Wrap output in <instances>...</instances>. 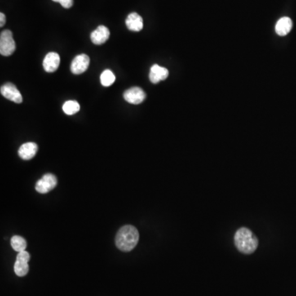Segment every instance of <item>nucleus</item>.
<instances>
[{
	"label": "nucleus",
	"mask_w": 296,
	"mask_h": 296,
	"mask_svg": "<svg viewBox=\"0 0 296 296\" xmlns=\"http://www.w3.org/2000/svg\"><path fill=\"white\" fill-rule=\"evenodd\" d=\"M168 76H169V71L167 68H163L157 64H154L151 68L149 78L152 83L156 84L158 83L159 81H164L167 78Z\"/></svg>",
	"instance_id": "obj_11"
},
{
	"label": "nucleus",
	"mask_w": 296,
	"mask_h": 296,
	"mask_svg": "<svg viewBox=\"0 0 296 296\" xmlns=\"http://www.w3.org/2000/svg\"><path fill=\"white\" fill-rule=\"evenodd\" d=\"M52 1L59 3L64 9H70L73 5V0H52Z\"/></svg>",
	"instance_id": "obj_18"
},
{
	"label": "nucleus",
	"mask_w": 296,
	"mask_h": 296,
	"mask_svg": "<svg viewBox=\"0 0 296 296\" xmlns=\"http://www.w3.org/2000/svg\"><path fill=\"white\" fill-rule=\"evenodd\" d=\"M124 98L127 102L130 104L138 105L141 104L146 98V94L144 90L138 86H134L132 88L127 90L124 93Z\"/></svg>",
	"instance_id": "obj_8"
},
{
	"label": "nucleus",
	"mask_w": 296,
	"mask_h": 296,
	"mask_svg": "<svg viewBox=\"0 0 296 296\" xmlns=\"http://www.w3.org/2000/svg\"><path fill=\"white\" fill-rule=\"evenodd\" d=\"M63 111L66 115L72 116L80 111V105L76 101H68L63 106Z\"/></svg>",
	"instance_id": "obj_16"
},
{
	"label": "nucleus",
	"mask_w": 296,
	"mask_h": 296,
	"mask_svg": "<svg viewBox=\"0 0 296 296\" xmlns=\"http://www.w3.org/2000/svg\"><path fill=\"white\" fill-rule=\"evenodd\" d=\"M116 81V76L109 69L105 70L101 75V83L104 86H110Z\"/></svg>",
	"instance_id": "obj_17"
},
{
	"label": "nucleus",
	"mask_w": 296,
	"mask_h": 296,
	"mask_svg": "<svg viewBox=\"0 0 296 296\" xmlns=\"http://www.w3.org/2000/svg\"><path fill=\"white\" fill-rule=\"evenodd\" d=\"M30 258H31V256H30L29 253L25 250L18 253L16 262L14 264V271H15L17 276H24L28 273V271H29L28 262H29Z\"/></svg>",
	"instance_id": "obj_4"
},
{
	"label": "nucleus",
	"mask_w": 296,
	"mask_h": 296,
	"mask_svg": "<svg viewBox=\"0 0 296 296\" xmlns=\"http://www.w3.org/2000/svg\"><path fill=\"white\" fill-rule=\"evenodd\" d=\"M235 244L239 251L250 254L258 248V240L249 229L240 228L235 233Z\"/></svg>",
	"instance_id": "obj_2"
},
{
	"label": "nucleus",
	"mask_w": 296,
	"mask_h": 296,
	"mask_svg": "<svg viewBox=\"0 0 296 296\" xmlns=\"http://www.w3.org/2000/svg\"><path fill=\"white\" fill-rule=\"evenodd\" d=\"M139 240L138 230L131 225L123 226L118 231L116 244L118 249L123 252H130L137 246Z\"/></svg>",
	"instance_id": "obj_1"
},
{
	"label": "nucleus",
	"mask_w": 296,
	"mask_h": 296,
	"mask_svg": "<svg viewBox=\"0 0 296 296\" xmlns=\"http://www.w3.org/2000/svg\"><path fill=\"white\" fill-rule=\"evenodd\" d=\"M57 185V178L52 174H45L36 183V189L40 193H47Z\"/></svg>",
	"instance_id": "obj_5"
},
{
	"label": "nucleus",
	"mask_w": 296,
	"mask_h": 296,
	"mask_svg": "<svg viewBox=\"0 0 296 296\" xmlns=\"http://www.w3.org/2000/svg\"><path fill=\"white\" fill-rule=\"evenodd\" d=\"M5 23H6V17H5V14L1 13L0 14V27H4Z\"/></svg>",
	"instance_id": "obj_19"
},
{
	"label": "nucleus",
	"mask_w": 296,
	"mask_h": 296,
	"mask_svg": "<svg viewBox=\"0 0 296 296\" xmlns=\"http://www.w3.org/2000/svg\"><path fill=\"white\" fill-rule=\"evenodd\" d=\"M125 23L128 29L132 32H140L143 28V18L137 13H132L129 14V16L127 17Z\"/></svg>",
	"instance_id": "obj_13"
},
{
	"label": "nucleus",
	"mask_w": 296,
	"mask_h": 296,
	"mask_svg": "<svg viewBox=\"0 0 296 296\" xmlns=\"http://www.w3.org/2000/svg\"><path fill=\"white\" fill-rule=\"evenodd\" d=\"M38 146L35 143H27L21 146L18 150V155L23 160H31L36 156Z\"/></svg>",
	"instance_id": "obj_12"
},
{
	"label": "nucleus",
	"mask_w": 296,
	"mask_h": 296,
	"mask_svg": "<svg viewBox=\"0 0 296 296\" xmlns=\"http://www.w3.org/2000/svg\"><path fill=\"white\" fill-rule=\"evenodd\" d=\"M16 50V43L14 41L13 32L5 30L0 34V54L4 56H10Z\"/></svg>",
	"instance_id": "obj_3"
},
{
	"label": "nucleus",
	"mask_w": 296,
	"mask_h": 296,
	"mask_svg": "<svg viewBox=\"0 0 296 296\" xmlns=\"http://www.w3.org/2000/svg\"><path fill=\"white\" fill-rule=\"evenodd\" d=\"M292 26H293V23H292L290 18H287V17L280 18L276 23V34L280 36H286L291 31Z\"/></svg>",
	"instance_id": "obj_14"
},
{
	"label": "nucleus",
	"mask_w": 296,
	"mask_h": 296,
	"mask_svg": "<svg viewBox=\"0 0 296 296\" xmlns=\"http://www.w3.org/2000/svg\"><path fill=\"white\" fill-rule=\"evenodd\" d=\"M90 64V58L86 54H78L71 63V71L73 74H81L86 72Z\"/></svg>",
	"instance_id": "obj_7"
},
{
	"label": "nucleus",
	"mask_w": 296,
	"mask_h": 296,
	"mask_svg": "<svg viewBox=\"0 0 296 296\" xmlns=\"http://www.w3.org/2000/svg\"><path fill=\"white\" fill-rule=\"evenodd\" d=\"M111 36L110 30L105 26L101 25L91 32L90 34V40L92 41L93 44L95 45H102L106 43Z\"/></svg>",
	"instance_id": "obj_9"
},
{
	"label": "nucleus",
	"mask_w": 296,
	"mask_h": 296,
	"mask_svg": "<svg viewBox=\"0 0 296 296\" xmlns=\"http://www.w3.org/2000/svg\"><path fill=\"white\" fill-rule=\"evenodd\" d=\"M0 91L4 97L11 102H15L17 104H20L23 102V95L14 84L6 83L3 85Z\"/></svg>",
	"instance_id": "obj_6"
},
{
	"label": "nucleus",
	"mask_w": 296,
	"mask_h": 296,
	"mask_svg": "<svg viewBox=\"0 0 296 296\" xmlns=\"http://www.w3.org/2000/svg\"><path fill=\"white\" fill-rule=\"evenodd\" d=\"M11 246L16 252H22L27 248V241L25 239L18 235H14L11 239Z\"/></svg>",
	"instance_id": "obj_15"
},
{
	"label": "nucleus",
	"mask_w": 296,
	"mask_h": 296,
	"mask_svg": "<svg viewBox=\"0 0 296 296\" xmlns=\"http://www.w3.org/2000/svg\"><path fill=\"white\" fill-rule=\"evenodd\" d=\"M60 57L55 52H50L46 54L43 61L44 69L47 72H54L59 68Z\"/></svg>",
	"instance_id": "obj_10"
}]
</instances>
